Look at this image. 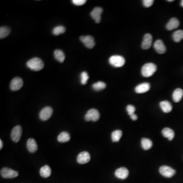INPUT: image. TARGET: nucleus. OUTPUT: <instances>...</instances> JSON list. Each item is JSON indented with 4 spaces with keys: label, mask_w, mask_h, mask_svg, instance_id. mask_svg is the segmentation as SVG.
Returning a JSON list of instances; mask_svg holds the SVG:
<instances>
[{
    "label": "nucleus",
    "mask_w": 183,
    "mask_h": 183,
    "mask_svg": "<svg viewBox=\"0 0 183 183\" xmlns=\"http://www.w3.org/2000/svg\"><path fill=\"white\" fill-rule=\"evenodd\" d=\"M27 65L30 69L35 71H39L44 68V63L42 60L38 58H34L30 59L27 63Z\"/></svg>",
    "instance_id": "nucleus-1"
},
{
    "label": "nucleus",
    "mask_w": 183,
    "mask_h": 183,
    "mask_svg": "<svg viewBox=\"0 0 183 183\" xmlns=\"http://www.w3.org/2000/svg\"><path fill=\"white\" fill-rule=\"evenodd\" d=\"M157 69V66L152 63L145 64L142 69V74L146 77H149L153 75Z\"/></svg>",
    "instance_id": "nucleus-2"
},
{
    "label": "nucleus",
    "mask_w": 183,
    "mask_h": 183,
    "mask_svg": "<svg viewBox=\"0 0 183 183\" xmlns=\"http://www.w3.org/2000/svg\"><path fill=\"white\" fill-rule=\"evenodd\" d=\"M109 64L112 66L119 68L124 65L125 60L124 58L121 55H114L109 58Z\"/></svg>",
    "instance_id": "nucleus-3"
},
{
    "label": "nucleus",
    "mask_w": 183,
    "mask_h": 183,
    "mask_svg": "<svg viewBox=\"0 0 183 183\" xmlns=\"http://www.w3.org/2000/svg\"><path fill=\"white\" fill-rule=\"evenodd\" d=\"M100 115L97 109L92 108L88 111L87 114L85 116V119L86 121H93L96 122L100 119Z\"/></svg>",
    "instance_id": "nucleus-4"
},
{
    "label": "nucleus",
    "mask_w": 183,
    "mask_h": 183,
    "mask_svg": "<svg viewBox=\"0 0 183 183\" xmlns=\"http://www.w3.org/2000/svg\"><path fill=\"white\" fill-rule=\"evenodd\" d=\"M1 175L5 179H12L17 177L19 176V172L13 169L4 168L1 170Z\"/></svg>",
    "instance_id": "nucleus-5"
},
{
    "label": "nucleus",
    "mask_w": 183,
    "mask_h": 183,
    "mask_svg": "<svg viewBox=\"0 0 183 183\" xmlns=\"http://www.w3.org/2000/svg\"><path fill=\"white\" fill-rule=\"evenodd\" d=\"M23 130L20 126H16L12 129L11 133L12 140L15 142H19L21 138Z\"/></svg>",
    "instance_id": "nucleus-6"
},
{
    "label": "nucleus",
    "mask_w": 183,
    "mask_h": 183,
    "mask_svg": "<svg viewBox=\"0 0 183 183\" xmlns=\"http://www.w3.org/2000/svg\"><path fill=\"white\" fill-rule=\"evenodd\" d=\"M80 40L87 48L91 49L95 46V40L94 37H92V36H81V37H80Z\"/></svg>",
    "instance_id": "nucleus-7"
},
{
    "label": "nucleus",
    "mask_w": 183,
    "mask_h": 183,
    "mask_svg": "<svg viewBox=\"0 0 183 183\" xmlns=\"http://www.w3.org/2000/svg\"><path fill=\"white\" fill-rule=\"evenodd\" d=\"M159 172L163 176L166 177H172L176 173L175 169L166 165L160 167L159 168Z\"/></svg>",
    "instance_id": "nucleus-8"
},
{
    "label": "nucleus",
    "mask_w": 183,
    "mask_h": 183,
    "mask_svg": "<svg viewBox=\"0 0 183 183\" xmlns=\"http://www.w3.org/2000/svg\"><path fill=\"white\" fill-rule=\"evenodd\" d=\"M53 110L50 107H46L41 110L39 114V118L42 121H46L53 115Z\"/></svg>",
    "instance_id": "nucleus-9"
},
{
    "label": "nucleus",
    "mask_w": 183,
    "mask_h": 183,
    "mask_svg": "<svg viewBox=\"0 0 183 183\" xmlns=\"http://www.w3.org/2000/svg\"><path fill=\"white\" fill-rule=\"evenodd\" d=\"M23 86V81L20 77H15L12 80L10 83V89L12 91H18Z\"/></svg>",
    "instance_id": "nucleus-10"
},
{
    "label": "nucleus",
    "mask_w": 183,
    "mask_h": 183,
    "mask_svg": "<svg viewBox=\"0 0 183 183\" xmlns=\"http://www.w3.org/2000/svg\"><path fill=\"white\" fill-rule=\"evenodd\" d=\"M103 12V9L101 7H97L91 12V16L96 23H99L101 21V15Z\"/></svg>",
    "instance_id": "nucleus-11"
},
{
    "label": "nucleus",
    "mask_w": 183,
    "mask_h": 183,
    "mask_svg": "<svg viewBox=\"0 0 183 183\" xmlns=\"http://www.w3.org/2000/svg\"><path fill=\"white\" fill-rule=\"evenodd\" d=\"M91 159V156L88 152H82L78 154L77 157V161L78 163L84 164L88 163Z\"/></svg>",
    "instance_id": "nucleus-12"
},
{
    "label": "nucleus",
    "mask_w": 183,
    "mask_h": 183,
    "mask_svg": "<svg viewBox=\"0 0 183 183\" xmlns=\"http://www.w3.org/2000/svg\"><path fill=\"white\" fill-rule=\"evenodd\" d=\"M153 37L150 34H145L143 37L142 47L143 50H148L152 46Z\"/></svg>",
    "instance_id": "nucleus-13"
},
{
    "label": "nucleus",
    "mask_w": 183,
    "mask_h": 183,
    "mask_svg": "<svg viewBox=\"0 0 183 183\" xmlns=\"http://www.w3.org/2000/svg\"><path fill=\"white\" fill-rule=\"evenodd\" d=\"M154 47L155 50L159 54H163L166 52V47L162 40H157L155 41L154 44Z\"/></svg>",
    "instance_id": "nucleus-14"
},
{
    "label": "nucleus",
    "mask_w": 183,
    "mask_h": 183,
    "mask_svg": "<svg viewBox=\"0 0 183 183\" xmlns=\"http://www.w3.org/2000/svg\"><path fill=\"white\" fill-rule=\"evenodd\" d=\"M115 176L119 179L124 180L126 179L129 176V171L126 168H119L115 170Z\"/></svg>",
    "instance_id": "nucleus-15"
},
{
    "label": "nucleus",
    "mask_w": 183,
    "mask_h": 183,
    "mask_svg": "<svg viewBox=\"0 0 183 183\" xmlns=\"http://www.w3.org/2000/svg\"><path fill=\"white\" fill-rule=\"evenodd\" d=\"M150 89V85L149 83L144 82V83L139 84L137 86H136L135 91L137 93L142 94L149 91Z\"/></svg>",
    "instance_id": "nucleus-16"
},
{
    "label": "nucleus",
    "mask_w": 183,
    "mask_h": 183,
    "mask_svg": "<svg viewBox=\"0 0 183 183\" xmlns=\"http://www.w3.org/2000/svg\"><path fill=\"white\" fill-rule=\"evenodd\" d=\"M180 25V21L176 18H172L168 23L167 24L166 26L167 30L171 31L174 30L175 28H177Z\"/></svg>",
    "instance_id": "nucleus-17"
},
{
    "label": "nucleus",
    "mask_w": 183,
    "mask_h": 183,
    "mask_svg": "<svg viewBox=\"0 0 183 183\" xmlns=\"http://www.w3.org/2000/svg\"><path fill=\"white\" fill-rule=\"evenodd\" d=\"M28 150L31 153H35L37 151L38 149V146L36 141L33 138H30L28 139L27 143Z\"/></svg>",
    "instance_id": "nucleus-18"
},
{
    "label": "nucleus",
    "mask_w": 183,
    "mask_h": 183,
    "mask_svg": "<svg viewBox=\"0 0 183 183\" xmlns=\"http://www.w3.org/2000/svg\"><path fill=\"white\" fill-rule=\"evenodd\" d=\"M162 134L164 137L167 138L169 141H172L175 137V132L169 128H164L162 130Z\"/></svg>",
    "instance_id": "nucleus-19"
},
{
    "label": "nucleus",
    "mask_w": 183,
    "mask_h": 183,
    "mask_svg": "<svg viewBox=\"0 0 183 183\" xmlns=\"http://www.w3.org/2000/svg\"><path fill=\"white\" fill-rule=\"evenodd\" d=\"M160 107L165 113L170 112L172 109V104L169 101H163L160 103Z\"/></svg>",
    "instance_id": "nucleus-20"
},
{
    "label": "nucleus",
    "mask_w": 183,
    "mask_h": 183,
    "mask_svg": "<svg viewBox=\"0 0 183 183\" xmlns=\"http://www.w3.org/2000/svg\"><path fill=\"white\" fill-rule=\"evenodd\" d=\"M51 168L47 165L42 167L40 170V176L44 178L49 177L51 175Z\"/></svg>",
    "instance_id": "nucleus-21"
},
{
    "label": "nucleus",
    "mask_w": 183,
    "mask_h": 183,
    "mask_svg": "<svg viewBox=\"0 0 183 183\" xmlns=\"http://www.w3.org/2000/svg\"><path fill=\"white\" fill-rule=\"evenodd\" d=\"M183 96V90L180 88L176 89L172 94V98L175 102H179L182 99Z\"/></svg>",
    "instance_id": "nucleus-22"
},
{
    "label": "nucleus",
    "mask_w": 183,
    "mask_h": 183,
    "mask_svg": "<svg viewBox=\"0 0 183 183\" xmlns=\"http://www.w3.org/2000/svg\"><path fill=\"white\" fill-rule=\"evenodd\" d=\"M70 139V135L68 132H62L58 137V141L60 142H68Z\"/></svg>",
    "instance_id": "nucleus-23"
},
{
    "label": "nucleus",
    "mask_w": 183,
    "mask_h": 183,
    "mask_svg": "<svg viewBox=\"0 0 183 183\" xmlns=\"http://www.w3.org/2000/svg\"><path fill=\"white\" fill-rule=\"evenodd\" d=\"M153 146V142L150 139L143 138L142 139V149L145 150H148L152 148Z\"/></svg>",
    "instance_id": "nucleus-24"
},
{
    "label": "nucleus",
    "mask_w": 183,
    "mask_h": 183,
    "mask_svg": "<svg viewBox=\"0 0 183 183\" xmlns=\"http://www.w3.org/2000/svg\"><path fill=\"white\" fill-rule=\"evenodd\" d=\"M54 58L57 61L60 63L64 62L65 59V55L63 53V51L61 50H55L54 51Z\"/></svg>",
    "instance_id": "nucleus-25"
},
{
    "label": "nucleus",
    "mask_w": 183,
    "mask_h": 183,
    "mask_svg": "<svg viewBox=\"0 0 183 183\" xmlns=\"http://www.w3.org/2000/svg\"><path fill=\"white\" fill-rule=\"evenodd\" d=\"M172 38L176 42H179L183 39V30H179L175 31L172 35Z\"/></svg>",
    "instance_id": "nucleus-26"
},
{
    "label": "nucleus",
    "mask_w": 183,
    "mask_h": 183,
    "mask_svg": "<svg viewBox=\"0 0 183 183\" xmlns=\"http://www.w3.org/2000/svg\"><path fill=\"white\" fill-rule=\"evenodd\" d=\"M122 136V131L120 130L114 131L111 133V139L113 142H118Z\"/></svg>",
    "instance_id": "nucleus-27"
},
{
    "label": "nucleus",
    "mask_w": 183,
    "mask_h": 183,
    "mask_svg": "<svg viewBox=\"0 0 183 183\" xmlns=\"http://www.w3.org/2000/svg\"><path fill=\"white\" fill-rule=\"evenodd\" d=\"M106 84L102 81H98L92 85V88L95 91H99L104 89L106 88Z\"/></svg>",
    "instance_id": "nucleus-28"
},
{
    "label": "nucleus",
    "mask_w": 183,
    "mask_h": 183,
    "mask_svg": "<svg viewBox=\"0 0 183 183\" xmlns=\"http://www.w3.org/2000/svg\"><path fill=\"white\" fill-rule=\"evenodd\" d=\"M10 33V29L7 27H1L0 28V38H4Z\"/></svg>",
    "instance_id": "nucleus-29"
},
{
    "label": "nucleus",
    "mask_w": 183,
    "mask_h": 183,
    "mask_svg": "<svg viewBox=\"0 0 183 183\" xmlns=\"http://www.w3.org/2000/svg\"><path fill=\"white\" fill-rule=\"evenodd\" d=\"M65 31L66 28L64 26H57L53 29V34L54 35L58 36L60 34H63L65 32Z\"/></svg>",
    "instance_id": "nucleus-30"
},
{
    "label": "nucleus",
    "mask_w": 183,
    "mask_h": 183,
    "mask_svg": "<svg viewBox=\"0 0 183 183\" xmlns=\"http://www.w3.org/2000/svg\"><path fill=\"white\" fill-rule=\"evenodd\" d=\"M89 78V77L88 73L85 71L82 72L81 74V84L83 85H85L87 84Z\"/></svg>",
    "instance_id": "nucleus-31"
},
{
    "label": "nucleus",
    "mask_w": 183,
    "mask_h": 183,
    "mask_svg": "<svg viewBox=\"0 0 183 183\" xmlns=\"http://www.w3.org/2000/svg\"><path fill=\"white\" fill-rule=\"evenodd\" d=\"M127 111L130 116L133 115L135 111V107L133 105H128L126 107Z\"/></svg>",
    "instance_id": "nucleus-32"
},
{
    "label": "nucleus",
    "mask_w": 183,
    "mask_h": 183,
    "mask_svg": "<svg viewBox=\"0 0 183 183\" xmlns=\"http://www.w3.org/2000/svg\"><path fill=\"white\" fill-rule=\"evenodd\" d=\"M87 1L85 0H72V2L73 4L75 5L76 6H82L83 5L85 4L86 3Z\"/></svg>",
    "instance_id": "nucleus-33"
},
{
    "label": "nucleus",
    "mask_w": 183,
    "mask_h": 183,
    "mask_svg": "<svg viewBox=\"0 0 183 183\" xmlns=\"http://www.w3.org/2000/svg\"><path fill=\"white\" fill-rule=\"evenodd\" d=\"M154 2V1L153 0H143L142 3H143V6L145 7L148 8V7H150L153 4Z\"/></svg>",
    "instance_id": "nucleus-34"
},
{
    "label": "nucleus",
    "mask_w": 183,
    "mask_h": 183,
    "mask_svg": "<svg viewBox=\"0 0 183 183\" xmlns=\"http://www.w3.org/2000/svg\"><path fill=\"white\" fill-rule=\"evenodd\" d=\"M130 118L133 121H136L138 119L137 115H135V114H134L133 115L130 116Z\"/></svg>",
    "instance_id": "nucleus-35"
},
{
    "label": "nucleus",
    "mask_w": 183,
    "mask_h": 183,
    "mask_svg": "<svg viewBox=\"0 0 183 183\" xmlns=\"http://www.w3.org/2000/svg\"><path fill=\"white\" fill-rule=\"evenodd\" d=\"M3 142H2V141L1 139L0 140V149L1 150L3 148Z\"/></svg>",
    "instance_id": "nucleus-36"
},
{
    "label": "nucleus",
    "mask_w": 183,
    "mask_h": 183,
    "mask_svg": "<svg viewBox=\"0 0 183 183\" xmlns=\"http://www.w3.org/2000/svg\"><path fill=\"white\" fill-rule=\"evenodd\" d=\"M181 5L182 7H183V0H182V1L181 2Z\"/></svg>",
    "instance_id": "nucleus-37"
},
{
    "label": "nucleus",
    "mask_w": 183,
    "mask_h": 183,
    "mask_svg": "<svg viewBox=\"0 0 183 183\" xmlns=\"http://www.w3.org/2000/svg\"><path fill=\"white\" fill-rule=\"evenodd\" d=\"M173 1V0H169V1H168V2H172Z\"/></svg>",
    "instance_id": "nucleus-38"
}]
</instances>
